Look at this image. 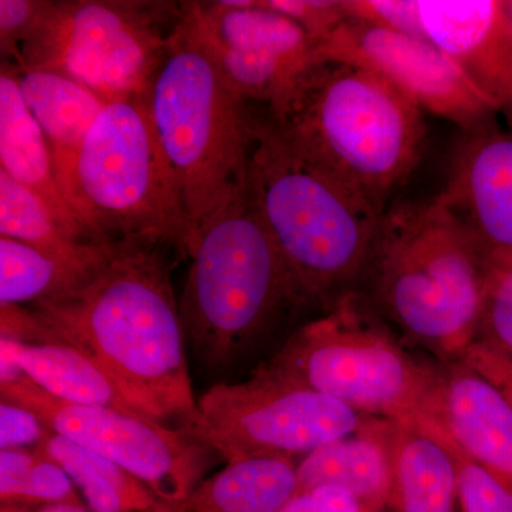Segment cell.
Returning a JSON list of instances; mask_svg holds the SVG:
<instances>
[{
  "label": "cell",
  "instance_id": "d6986e66",
  "mask_svg": "<svg viewBox=\"0 0 512 512\" xmlns=\"http://www.w3.org/2000/svg\"><path fill=\"white\" fill-rule=\"evenodd\" d=\"M16 73L23 100L49 144L56 180L63 192L72 177L77 154L107 103L64 74L47 70Z\"/></svg>",
  "mask_w": 512,
  "mask_h": 512
},
{
  "label": "cell",
  "instance_id": "5bb4252c",
  "mask_svg": "<svg viewBox=\"0 0 512 512\" xmlns=\"http://www.w3.org/2000/svg\"><path fill=\"white\" fill-rule=\"evenodd\" d=\"M424 37L487 97L512 131V20L504 0H419Z\"/></svg>",
  "mask_w": 512,
  "mask_h": 512
},
{
  "label": "cell",
  "instance_id": "4dcf8cb0",
  "mask_svg": "<svg viewBox=\"0 0 512 512\" xmlns=\"http://www.w3.org/2000/svg\"><path fill=\"white\" fill-rule=\"evenodd\" d=\"M43 0H0V49L3 59L19 62L20 47L49 9Z\"/></svg>",
  "mask_w": 512,
  "mask_h": 512
},
{
  "label": "cell",
  "instance_id": "ac0fdd59",
  "mask_svg": "<svg viewBox=\"0 0 512 512\" xmlns=\"http://www.w3.org/2000/svg\"><path fill=\"white\" fill-rule=\"evenodd\" d=\"M2 372H22L63 402L141 414L96 360L67 343H22L2 338Z\"/></svg>",
  "mask_w": 512,
  "mask_h": 512
},
{
  "label": "cell",
  "instance_id": "9a60e30c",
  "mask_svg": "<svg viewBox=\"0 0 512 512\" xmlns=\"http://www.w3.org/2000/svg\"><path fill=\"white\" fill-rule=\"evenodd\" d=\"M441 370L439 424L464 453L512 487V410L503 394L463 362Z\"/></svg>",
  "mask_w": 512,
  "mask_h": 512
},
{
  "label": "cell",
  "instance_id": "6da1fadb",
  "mask_svg": "<svg viewBox=\"0 0 512 512\" xmlns=\"http://www.w3.org/2000/svg\"><path fill=\"white\" fill-rule=\"evenodd\" d=\"M161 245L111 244L74 288L33 303L32 343H67L92 357L148 419L194 434V397L171 261Z\"/></svg>",
  "mask_w": 512,
  "mask_h": 512
},
{
  "label": "cell",
  "instance_id": "7c38bea8",
  "mask_svg": "<svg viewBox=\"0 0 512 512\" xmlns=\"http://www.w3.org/2000/svg\"><path fill=\"white\" fill-rule=\"evenodd\" d=\"M318 60L365 66L402 90L423 113L456 124L464 134L498 126V113L466 73L423 37L348 19L316 47Z\"/></svg>",
  "mask_w": 512,
  "mask_h": 512
},
{
  "label": "cell",
  "instance_id": "277c9868",
  "mask_svg": "<svg viewBox=\"0 0 512 512\" xmlns=\"http://www.w3.org/2000/svg\"><path fill=\"white\" fill-rule=\"evenodd\" d=\"M248 191L305 296L325 299L365 272L384 211L254 119Z\"/></svg>",
  "mask_w": 512,
  "mask_h": 512
},
{
  "label": "cell",
  "instance_id": "4316f807",
  "mask_svg": "<svg viewBox=\"0 0 512 512\" xmlns=\"http://www.w3.org/2000/svg\"><path fill=\"white\" fill-rule=\"evenodd\" d=\"M458 463V503L463 512H512V487L464 453L453 441Z\"/></svg>",
  "mask_w": 512,
  "mask_h": 512
},
{
  "label": "cell",
  "instance_id": "e0dca14e",
  "mask_svg": "<svg viewBox=\"0 0 512 512\" xmlns=\"http://www.w3.org/2000/svg\"><path fill=\"white\" fill-rule=\"evenodd\" d=\"M0 164V170L45 202L67 234L93 244L64 200L49 144L23 100L16 67L10 63H3L0 73Z\"/></svg>",
  "mask_w": 512,
  "mask_h": 512
},
{
  "label": "cell",
  "instance_id": "7a4b0ae2",
  "mask_svg": "<svg viewBox=\"0 0 512 512\" xmlns=\"http://www.w3.org/2000/svg\"><path fill=\"white\" fill-rule=\"evenodd\" d=\"M286 143L380 208L423 156V110L383 76L360 64L318 60L278 116Z\"/></svg>",
  "mask_w": 512,
  "mask_h": 512
},
{
  "label": "cell",
  "instance_id": "ba28073f",
  "mask_svg": "<svg viewBox=\"0 0 512 512\" xmlns=\"http://www.w3.org/2000/svg\"><path fill=\"white\" fill-rule=\"evenodd\" d=\"M259 369L366 416L440 426V367L414 359L352 293L296 330Z\"/></svg>",
  "mask_w": 512,
  "mask_h": 512
},
{
  "label": "cell",
  "instance_id": "1f68e13d",
  "mask_svg": "<svg viewBox=\"0 0 512 512\" xmlns=\"http://www.w3.org/2000/svg\"><path fill=\"white\" fill-rule=\"evenodd\" d=\"M461 362L493 384L512 410V355L485 339H477Z\"/></svg>",
  "mask_w": 512,
  "mask_h": 512
},
{
  "label": "cell",
  "instance_id": "836d02e7",
  "mask_svg": "<svg viewBox=\"0 0 512 512\" xmlns=\"http://www.w3.org/2000/svg\"><path fill=\"white\" fill-rule=\"evenodd\" d=\"M279 512H382L349 491L319 487L298 493Z\"/></svg>",
  "mask_w": 512,
  "mask_h": 512
},
{
  "label": "cell",
  "instance_id": "f1b7e54d",
  "mask_svg": "<svg viewBox=\"0 0 512 512\" xmlns=\"http://www.w3.org/2000/svg\"><path fill=\"white\" fill-rule=\"evenodd\" d=\"M349 19L414 37H424L419 0H343Z\"/></svg>",
  "mask_w": 512,
  "mask_h": 512
},
{
  "label": "cell",
  "instance_id": "d6a6232c",
  "mask_svg": "<svg viewBox=\"0 0 512 512\" xmlns=\"http://www.w3.org/2000/svg\"><path fill=\"white\" fill-rule=\"evenodd\" d=\"M49 427L35 413L10 400L0 403V448H35L45 439Z\"/></svg>",
  "mask_w": 512,
  "mask_h": 512
},
{
  "label": "cell",
  "instance_id": "44dd1931",
  "mask_svg": "<svg viewBox=\"0 0 512 512\" xmlns=\"http://www.w3.org/2000/svg\"><path fill=\"white\" fill-rule=\"evenodd\" d=\"M384 427L386 419L373 417L355 436L333 441L306 454L296 471L298 493L319 487L342 488L383 511L390 497Z\"/></svg>",
  "mask_w": 512,
  "mask_h": 512
},
{
  "label": "cell",
  "instance_id": "9c48e42d",
  "mask_svg": "<svg viewBox=\"0 0 512 512\" xmlns=\"http://www.w3.org/2000/svg\"><path fill=\"white\" fill-rule=\"evenodd\" d=\"M183 10L168 2H50L16 70L64 74L106 103L146 97Z\"/></svg>",
  "mask_w": 512,
  "mask_h": 512
},
{
  "label": "cell",
  "instance_id": "3957f363",
  "mask_svg": "<svg viewBox=\"0 0 512 512\" xmlns=\"http://www.w3.org/2000/svg\"><path fill=\"white\" fill-rule=\"evenodd\" d=\"M491 271L440 195L389 205L365 268L379 308L443 363L476 342Z\"/></svg>",
  "mask_w": 512,
  "mask_h": 512
},
{
  "label": "cell",
  "instance_id": "2e32d148",
  "mask_svg": "<svg viewBox=\"0 0 512 512\" xmlns=\"http://www.w3.org/2000/svg\"><path fill=\"white\" fill-rule=\"evenodd\" d=\"M384 437L393 511H456L458 463L446 431L436 424L386 420Z\"/></svg>",
  "mask_w": 512,
  "mask_h": 512
},
{
  "label": "cell",
  "instance_id": "f546056e",
  "mask_svg": "<svg viewBox=\"0 0 512 512\" xmlns=\"http://www.w3.org/2000/svg\"><path fill=\"white\" fill-rule=\"evenodd\" d=\"M265 3L298 22L315 47L349 19L343 0H269Z\"/></svg>",
  "mask_w": 512,
  "mask_h": 512
},
{
  "label": "cell",
  "instance_id": "8992f818",
  "mask_svg": "<svg viewBox=\"0 0 512 512\" xmlns=\"http://www.w3.org/2000/svg\"><path fill=\"white\" fill-rule=\"evenodd\" d=\"M147 97L183 198L191 248L212 215L247 184L254 117L229 86L187 3Z\"/></svg>",
  "mask_w": 512,
  "mask_h": 512
},
{
  "label": "cell",
  "instance_id": "5b68a950",
  "mask_svg": "<svg viewBox=\"0 0 512 512\" xmlns=\"http://www.w3.org/2000/svg\"><path fill=\"white\" fill-rule=\"evenodd\" d=\"M180 302L185 342L224 370L306 302L245 184L192 242Z\"/></svg>",
  "mask_w": 512,
  "mask_h": 512
},
{
  "label": "cell",
  "instance_id": "8fae6325",
  "mask_svg": "<svg viewBox=\"0 0 512 512\" xmlns=\"http://www.w3.org/2000/svg\"><path fill=\"white\" fill-rule=\"evenodd\" d=\"M0 393L60 436L126 468L171 507L183 504L214 464L215 451L197 437L141 414L63 402L25 376L0 382Z\"/></svg>",
  "mask_w": 512,
  "mask_h": 512
},
{
  "label": "cell",
  "instance_id": "4fadbf2b",
  "mask_svg": "<svg viewBox=\"0 0 512 512\" xmlns=\"http://www.w3.org/2000/svg\"><path fill=\"white\" fill-rule=\"evenodd\" d=\"M491 269L512 266V131L464 134L440 192Z\"/></svg>",
  "mask_w": 512,
  "mask_h": 512
},
{
  "label": "cell",
  "instance_id": "484cf974",
  "mask_svg": "<svg viewBox=\"0 0 512 512\" xmlns=\"http://www.w3.org/2000/svg\"><path fill=\"white\" fill-rule=\"evenodd\" d=\"M72 478L35 448L0 451L2 505L23 508H86Z\"/></svg>",
  "mask_w": 512,
  "mask_h": 512
},
{
  "label": "cell",
  "instance_id": "52a82bcc",
  "mask_svg": "<svg viewBox=\"0 0 512 512\" xmlns=\"http://www.w3.org/2000/svg\"><path fill=\"white\" fill-rule=\"evenodd\" d=\"M147 96L104 106L77 154L64 200L93 244L146 242L188 256L190 225Z\"/></svg>",
  "mask_w": 512,
  "mask_h": 512
},
{
  "label": "cell",
  "instance_id": "d4e9b609",
  "mask_svg": "<svg viewBox=\"0 0 512 512\" xmlns=\"http://www.w3.org/2000/svg\"><path fill=\"white\" fill-rule=\"evenodd\" d=\"M0 237L16 239L57 258L89 259L110 244L77 241L64 231L45 202L0 170Z\"/></svg>",
  "mask_w": 512,
  "mask_h": 512
},
{
  "label": "cell",
  "instance_id": "ffe728a7",
  "mask_svg": "<svg viewBox=\"0 0 512 512\" xmlns=\"http://www.w3.org/2000/svg\"><path fill=\"white\" fill-rule=\"evenodd\" d=\"M188 12L202 35L212 43L265 53L306 72L318 62L311 37L298 22L255 2L228 8L221 2L187 3Z\"/></svg>",
  "mask_w": 512,
  "mask_h": 512
},
{
  "label": "cell",
  "instance_id": "7402d4cb",
  "mask_svg": "<svg viewBox=\"0 0 512 512\" xmlns=\"http://www.w3.org/2000/svg\"><path fill=\"white\" fill-rule=\"evenodd\" d=\"M293 457H252L228 463L202 481L178 512H279L298 493Z\"/></svg>",
  "mask_w": 512,
  "mask_h": 512
},
{
  "label": "cell",
  "instance_id": "603a6c76",
  "mask_svg": "<svg viewBox=\"0 0 512 512\" xmlns=\"http://www.w3.org/2000/svg\"><path fill=\"white\" fill-rule=\"evenodd\" d=\"M35 450L66 471L90 511L147 512L168 505L126 468L53 430Z\"/></svg>",
  "mask_w": 512,
  "mask_h": 512
},
{
  "label": "cell",
  "instance_id": "83f0119b",
  "mask_svg": "<svg viewBox=\"0 0 512 512\" xmlns=\"http://www.w3.org/2000/svg\"><path fill=\"white\" fill-rule=\"evenodd\" d=\"M477 339L488 340L512 355V266L491 271Z\"/></svg>",
  "mask_w": 512,
  "mask_h": 512
},
{
  "label": "cell",
  "instance_id": "e575fe53",
  "mask_svg": "<svg viewBox=\"0 0 512 512\" xmlns=\"http://www.w3.org/2000/svg\"><path fill=\"white\" fill-rule=\"evenodd\" d=\"M2 512H93L89 508H77V507H43V508H23V507H12V505H2ZM147 512H178L177 507H171V505H163V507L157 508V510H151Z\"/></svg>",
  "mask_w": 512,
  "mask_h": 512
},
{
  "label": "cell",
  "instance_id": "d590c367",
  "mask_svg": "<svg viewBox=\"0 0 512 512\" xmlns=\"http://www.w3.org/2000/svg\"><path fill=\"white\" fill-rule=\"evenodd\" d=\"M505 3V9H507L508 15H510V18L512 20V0H504Z\"/></svg>",
  "mask_w": 512,
  "mask_h": 512
},
{
  "label": "cell",
  "instance_id": "30bf717a",
  "mask_svg": "<svg viewBox=\"0 0 512 512\" xmlns=\"http://www.w3.org/2000/svg\"><path fill=\"white\" fill-rule=\"evenodd\" d=\"M198 410L200 423L192 436L228 463L309 454L355 436L373 419L262 369L247 382L211 387Z\"/></svg>",
  "mask_w": 512,
  "mask_h": 512
},
{
  "label": "cell",
  "instance_id": "cb8c5ba5",
  "mask_svg": "<svg viewBox=\"0 0 512 512\" xmlns=\"http://www.w3.org/2000/svg\"><path fill=\"white\" fill-rule=\"evenodd\" d=\"M114 244V242H113ZM111 244L89 259H63L0 237V302L20 306L55 298L82 282L109 254Z\"/></svg>",
  "mask_w": 512,
  "mask_h": 512
}]
</instances>
